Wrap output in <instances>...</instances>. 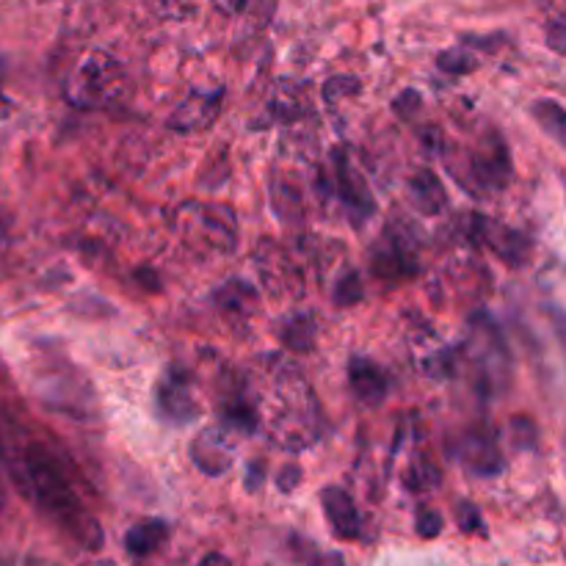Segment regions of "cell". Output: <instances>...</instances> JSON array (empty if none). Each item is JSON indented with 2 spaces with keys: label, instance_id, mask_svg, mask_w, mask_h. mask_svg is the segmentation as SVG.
Segmentation results:
<instances>
[{
  "label": "cell",
  "instance_id": "27",
  "mask_svg": "<svg viewBox=\"0 0 566 566\" xmlns=\"http://www.w3.org/2000/svg\"><path fill=\"white\" fill-rule=\"evenodd\" d=\"M298 481H302V470H298L296 464H287V468L280 470V479H276V486H280L282 492H293V490H296Z\"/></svg>",
  "mask_w": 566,
  "mask_h": 566
},
{
  "label": "cell",
  "instance_id": "6",
  "mask_svg": "<svg viewBox=\"0 0 566 566\" xmlns=\"http://www.w3.org/2000/svg\"><path fill=\"white\" fill-rule=\"evenodd\" d=\"M461 461L468 464L470 473L481 475V479H495L503 473V456L497 448V437L490 426L470 428L459 443Z\"/></svg>",
  "mask_w": 566,
  "mask_h": 566
},
{
  "label": "cell",
  "instance_id": "4",
  "mask_svg": "<svg viewBox=\"0 0 566 566\" xmlns=\"http://www.w3.org/2000/svg\"><path fill=\"white\" fill-rule=\"evenodd\" d=\"M334 186H338L340 199H343L345 211L351 213V222L359 227L365 219H370V213L376 211L374 193H370L368 180L363 177V172L356 169L349 161L343 150L334 152Z\"/></svg>",
  "mask_w": 566,
  "mask_h": 566
},
{
  "label": "cell",
  "instance_id": "3",
  "mask_svg": "<svg viewBox=\"0 0 566 566\" xmlns=\"http://www.w3.org/2000/svg\"><path fill=\"white\" fill-rule=\"evenodd\" d=\"M128 89L130 81L122 64L114 56L94 50L70 75L67 97L78 108H111L125 103Z\"/></svg>",
  "mask_w": 566,
  "mask_h": 566
},
{
  "label": "cell",
  "instance_id": "5",
  "mask_svg": "<svg viewBox=\"0 0 566 566\" xmlns=\"http://www.w3.org/2000/svg\"><path fill=\"white\" fill-rule=\"evenodd\" d=\"M158 412L172 423V426H186L197 417V403H193L191 376L182 368H166L164 379L158 381L155 392Z\"/></svg>",
  "mask_w": 566,
  "mask_h": 566
},
{
  "label": "cell",
  "instance_id": "7",
  "mask_svg": "<svg viewBox=\"0 0 566 566\" xmlns=\"http://www.w3.org/2000/svg\"><path fill=\"white\" fill-rule=\"evenodd\" d=\"M370 271H374L379 280L387 282L406 280V276H412L417 271L415 255H412V249L406 246V240L387 233L381 235V240L374 246V251H370Z\"/></svg>",
  "mask_w": 566,
  "mask_h": 566
},
{
  "label": "cell",
  "instance_id": "31",
  "mask_svg": "<svg viewBox=\"0 0 566 566\" xmlns=\"http://www.w3.org/2000/svg\"><path fill=\"white\" fill-rule=\"evenodd\" d=\"M12 111H14V103L7 97V94L0 92V119H9L12 117Z\"/></svg>",
  "mask_w": 566,
  "mask_h": 566
},
{
  "label": "cell",
  "instance_id": "30",
  "mask_svg": "<svg viewBox=\"0 0 566 566\" xmlns=\"http://www.w3.org/2000/svg\"><path fill=\"white\" fill-rule=\"evenodd\" d=\"M246 481H249V484H246V486H249V490H255V484L260 486V481H263V464H251V468H249V479H246Z\"/></svg>",
  "mask_w": 566,
  "mask_h": 566
},
{
  "label": "cell",
  "instance_id": "32",
  "mask_svg": "<svg viewBox=\"0 0 566 566\" xmlns=\"http://www.w3.org/2000/svg\"><path fill=\"white\" fill-rule=\"evenodd\" d=\"M7 508V492H3V486H0V511Z\"/></svg>",
  "mask_w": 566,
  "mask_h": 566
},
{
  "label": "cell",
  "instance_id": "13",
  "mask_svg": "<svg viewBox=\"0 0 566 566\" xmlns=\"http://www.w3.org/2000/svg\"><path fill=\"white\" fill-rule=\"evenodd\" d=\"M191 459L204 475H222L233 464V450L224 443L222 434L204 432L199 434L197 443L191 445Z\"/></svg>",
  "mask_w": 566,
  "mask_h": 566
},
{
  "label": "cell",
  "instance_id": "10",
  "mask_svg": "<svg viewBox=\"0 0 566 566\" xmlns=\"http://www.w3.org/2000/svg\"><path fill=\"white\" fill-rule=\"evenodd\" d=\"M349 385L365 406H379V403H385L387 390H390L385 370H381L374 359H368V356H354V359H351Z\"/></svg>",
  "mask_w": 566,
  "mask_h": 566
},
{
  "label": "cell",
  "instance_id": "12",
  "mask_svg": "<svg viewBox=\"0 0 566 566\" xmlns=\"http://www.w3.org/2000/svg\"><path fill=\"white\" fill-rule=\"evenodd\" d=\"M321 506L329 517V526L340 539H359L363 520H359V511H356L349 492L340 490V486H327L321 492Z\"/></svg>",
  "mask_w": 566,
  "mask_h": 566
},
{
  "label": "cell",
  "instance_id": "8",
  "mask_svg": "<svg viewBox=\"0 0 566 566\" xmlns=\"http://www.w3.org/2000/svg\"><path fill=\"white\" fill-rule=\"evenodd\" d=\"M473 177L486 191H500L511 180V155L506 150V141L500 135H492L490 144L481 146L473 155Z\"/></svg>",
  "mask_w": 566,
  "mask_h": 566
},
{
  "label": "cell",
  "instance_id": "24",
  "mask_svg": "<svg viewBox=\"0 0 566 566\" xmlns=\"http://www.w3.org/2000/svg\"><path fill=\"white\" fill-rule=\"evenodd\" d=\"M456 522L464 533H484V520H481L479 506H473L470 500L456 503Z\"/></svg>",
  "mask_w": 566,
  "mask_h": 566
},
{
  "label": "cell",
  "instance_id": "11",
  "mask_svg": "<svg viewBox=\"0 0 566 566\" xmlns=\"http://www.w3.org/2000/svg\"><path fill=\"white\" fill-rule=\"evenodd\" d=\"M222 94H191V97L169 117V128L177 133H191V130H204L213 125V119L222 111Z\"/></svg>",
  "mask_w": 566,
  "mask_h": 566
},
{
  "label": "cell",
  "instance_id": "19",
  "mask_svg": "<svg viewBox=\"0 0 566 566\" xmlns=\"http://www.w3.org/2000/svg\"><path fill=\"white\" fill-rule=\"evenodd\" d=\"M439 479H443V473H439V468L434 464L432 459H428V456H415L412 464H409L406 486L412 492L434 490V486H439Z\"/></svg>",
  "mask_w": 566,
  "mask_h": 566
},
{
  "label": "cell",
  "instance_id": "16",
  "mask_svg": "<svg viewBox=\"0 0 566 566\" xmlns=\"http://www.w3.org/2000/svg\"><path fill=\"white\" fill-rule=\"evenodd\" d=\"M166 539H169V526L164 520H144L125 533V547L130 555L144 558V555L155 553Z\"/></svg>",
  "mask_w": 566,
  "mask_h": 566
},
{
  "label": "cell",
  "instance_id": "1",
  "mask_svg": "<svg viewBox=\"0 0 566 566\" xmlns=\"http://www.w3.org/2000/svg\"><path fill=\"white\" fill-rule=\"evenodd\" d=\"M20 484L36 500L42 511H47L61 528L72 533L89 550H97L103 544V531L94 522L92 514L78 500L70 479L61 470L54 450L34 443L23 450V468H20Z\"/></svg>",
  "mask_w": 566,
  "mask_h": 566
},
{
  "label": "cell",
  "instance_id": "22",
  "mask_svg": "<svg viewBox=\"0 0 566 566\" xmlns=\"http://www.w3.org/2000/svg\"><path fill=\"white\" fill-rule=\"evenodd\" d=\"M274 208L282 219H296L302 213V202H298L296 188H291L287 182L280 180V186H274Z\"/></svg>",
  "mask_w": 566,
  "mask_h": 566
},
{
  "label": "cell",
  "instance_id": "2",
  "mask_svg": "<svg viewBox=\"0 0 566 566\" xmlns=\"http://www.w3.org/2000/svg\"><path fill=\"white\" fill-rule=\"evenodd\" d=\"M269 379L274 403V415H269L271 439L287 450H302L316 443L321 434V412L307 379L285 359L274 363Z\"/></svg>",
  "mask_w": 566,
  "mask_h": 566
},
{
  "label": "cell",
  "instance_id": "28",
  "mask_svg": "<svg viewBox=\"0 0 566 566\" xmlns=\"http://www.w3.org/2000/svg\"><path fill=\"white\" fill-rule=\"evenodd\" d=\"M310 566H345L343 555L340 553H318L310 558Z\"/></svg>",
  "mask_w": 566,
  "mask_h": 566
},
{
  "label": "cell",
  "instance_id": "17",
  "mask_svg": "<svg viewBox=\"0 0 566 566\" xmlns=\"http://www.w3.org/2000/svg\"><path fill=\"white\" fill-rule=\"evenodd\" d=\"M481 229H484V238L490 240L492 249H495L500 257H506V263H511V266L526 263V257H528L526 235L514 233V229H506V227H500V229L492 227L486 219H481Z\"/></svg>",
  "mask_w": 566,
  "mask_h": 566
},
{
  "label": "cell",
  "instance_id": "26",
  "mask_svg": "<svg viewBox=\"0 0 566 566\" xmlns=\"http://www.w3.org/2000/svg\"><path fill=\"white\" fill-rule=\"evenodd\" d=\"M564 39H566L564 20H553V23H550V28H547V45L553 47V54H558V56L566 54Z\"/></svg>",
  "mask_w": 566,
  "mask_h": 566
},
{
  "label": "cell",
  "instance_id": "15",
  "mask_svg": "<svg viewBox=\"0 0 566 566\" xmlns=\"http://www.w3.org/2000/svg\"><path fill=\"white\" fill-rule=\"evenodd\" d=\"M213 298H216L219 310L227 313V316L235 318V321H240V318H246L255 313L257 291L251 285H246V282L229 280L227 285L219 287V291L213 293Z\"/></svg>",
  "mask_w": 566,
  "mask_h": 566
},
{
  "label": "cell",
  "instance_id": "18",
  "mask_svg": "<svg viewBox=\"0 0 566 566\" xmlns=\"http://www.w3.org/2000/svg\"><path fill=\"white\" fill-rule=\"evenodd\" d=\"M280 340L282 345L291 351H302V354L313 351L318 340L316 318L307 316V313H298V316L287 318V321L280 327Z\"/></svg>",
  "mask_w": 566,
  "mask_h": 566
},
{
  "label": "cell",
  "instance_id": "25",
  "mask_svg": "<svg viewBox=\"0 0 566 566\" xmlns=\"http://www.w3.org/2000/svg\"><path fill=\"white\" fill-rule=\"evenodd\" d=\"M437 64L439 70L453 72V75H464V72L475 70V59L470 54H464V50H445V54H439Z\"/></svg>",
  "mask_w": 566,
  "mask_h": 566
},
{
  "label": "cell",
  "instance_id": "20",
  "mask_svg": "<svg viewBox=\"0 0 566 566\" xmlns=\"http://www.w3.org/2000/svg\"><path fill=\"white\" fill-rule=\"evenodd\" d=\"M533 117L539 119V125H542L555 141H564L566 119L558 99H539V103H533Z\"/></svg>",
  "mask_w": 566,
  "mask_h": 566
},
{
  "label": "cell",
  "instance_id": "29",
  "mask_svg": "<svg viewBox=\"0 0 566 566\" xmlns=\"http://www.w3.org/2000/svg\"><path fill=\"white\" fill-rule=\"evenodd\" d=\"M199 566H233V561H229L227 555H222V553H211V555H204L202 564H199Z\"/></svg>",
  "mask_w": 566,
  "mask_h": 566
},
{
  "label": "cell",
  "instance_id": "9",
  "mask_svg": "<svg viewBox=\"0 0 566 566\" xmlns=\"http://www.w3.org/2000/svg\"><path fill=\"white\" fill-rule=\"evenodd\" d=\"M191 222L202 224V240L213 246V251L235 249V219L229 208L224 204H191Z\"/></svg>",
  "mask_w": 566,
  "mask_h": 566
},
{
  "label": "cell",
  "instance_id": "14",
  "mask_svg": "<svg viewBox=\"0 0 566 566\" xmlns=\"http://www.w3.org/2000/svg\"><path fill=\"white\" fill-rule=\"evenodd\" d=\"M409 202L423 216H437V213H443L448 208V193H445L437 175H432L428 169H421L409 180Z\"/></svg>",
  "mask_w": 566,
  "mask_h": 566
},
{
  "label": "cell",
  "instance_id": "21",
  "mask_svg": "<svg viewBox=\"0 0 566 566\" xmlns=\"http://www.w3.org/2000/svg\"><path fill=\"white\" fill-rule=\"evenodd\" d=\"M363 296L365 287L359 271H349V274L340 276L338 287H334V304H338V307H351V304L363 302Z\"/></svg>",
  "mask_w": 566,
  "mask_h": 566
},
{
  "label": "cell",
  "instance_id": "23",
  "mask_svg": "<svg viewBox=\"0 0 566 566\" xmlns=\"http://www.w3.org/2000/svg\"><path fill=\"white\" fill-rule=\"evenodd\" d=\"M415 528H417V536H423V539L439 536V533H443V514H439L437 508L421 506L417 508Z\"/></svg>",
  "mask_w": 566,
  "mask_h": 566
}]
</instances>
